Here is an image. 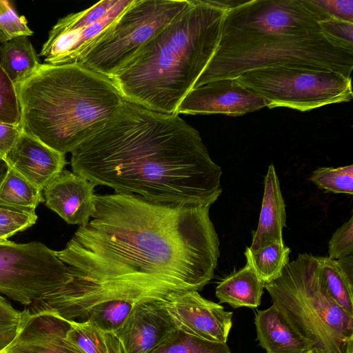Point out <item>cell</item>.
Listing matches in <instances>:
<instances>
[{
  "label": "cell",
  "instance_id": "cell-1",
  "mask_svg": "<svg viewBox=\"0 0 353 353\" xmlns=\"http://www.w3.org/2000/svg\"><path fill=\"white\" fill-rule=\"evenodd\" d=\"M210 206L95 194L88 223L55 251L71 276L64 290L74 313L85 317L97 304L114 299L166 301L201 290L220 256Z\"/></svg>",
  "mask_w": 353,
  "mask_h": 353
},
{
  "label": "cell",
  "instance_id": "cell-2",
  "mask_svg": "<svg viewBox=\"0 0 353 353\" xmlns=\"http://www.w3.org/2000/svg\"><path fill=\"white\" fill-rule=\"evenodd\" d=\"M71 154L72 172L117 193L194 205H211L222 193V170L196 128L125 100Z\"/></svg>",
  "mask_w": 353,
  "mask_h": 353
},
{
  "label": "cell",
  "instance_id": "cell-3",
  "mask_svg": "<svg viewBox=\"0 0 353 353\" xmlns=\"http://www.w3.org/2000/svg\"><path fill=\"white\" fill-rule=\"evenodd\" d=\"M229 2L189 0L110 79L123 99L150 110L176 114L218 48Z\"/></svg>",
  "mask_w": 353,
  "mask_h": 353
},
{
  "label": "cell",
  "instance_id": "cell-4",
  "mask_svg": "<svg viewBox=\"0 0 353 353\" xmlns=\"http://www.w3.org/2000/svg\"><path fill=\"white\" fill-rule=\"evenodd\" d=\"M16 89L21 131L64 154L101 128L124 101L110 78L80 63L41 64Z\"/></svg>",
  "mask_w": 353,
  "mask_h": 353
},
{
  "label": "cell",
  "instance_id": "cell-5",
  "mask_svg": "<svg viewBox=\"0 0 353 353\" xmlns=\"http://www.w3.org/2000/svg\"><path fill=\"white\" fill-rule=\"evenodd\" d=\"M274 305L312 353H353V316L327 294L319 256L305 253L265 284Z\"/></svg>",
  "mask_w": 353,
  "mask_h": 353
},
{
  "label": "cell",
  "instance_id": "cell-6",
  "mask_svg": "<svg viewBox=\"0 0 353 353\" xmlns=\"http://www.w3.org/2000/svg\"><path fill=\"white\" fill-rule=\"evenodd\" d=\"M292 66L328 70L351 79L353 52L323 33L219 43L194 88L207 82L236 79L256 69Z\"/></svg>",
  "mask_w": 353,
  "mask_h": 353
},
{
  "label": "cell",
  "instance_id": "cell-7",
  "mask_svg": "<svg viewBox=\"0 0 353 353\" xmlns=\"http://www.w3.org/2000/svg\"><path fill=\"white\" fill-rule=\"evenodd\" d=\"M236 80L265 100L269 108L305 112L353 97L351 79L328 70L268 67L244 72Z\"/></svg>",
  "mask_w": 353,
  "mask_h": 353
},
{
  "label": "cell",
  "instance_id": "cell-8",
  "mask_svg": "<svg viewBox=\"0 0 353 353\" xmlns=\"http://www.w3.org/2000/svg\"><path fill=\"white\" fill-rule=\"evenodd\" d=\"M330 18L314 0L230 1L219 43L323 33Z\"/></svg>",
  "mask_w": 353,
  "mask_h": 353
},
{
  "label": "cell",
  "instance_id": "cell-9",
  "mask_svg": "<svg viewBox=\"0 0 353 353\" xmlns=\"http://www.w3.org/2000/svg\"><path fill=\"white\" fill-rule=\"evenodd\" d=\"M188 3L189 0H134L80 64L111 79Z\"/></svg>",
  "mask_w": 353,
  "mask_h": 353
},
{
  "label": "cell",
  "instance_id": "cell-10",
  "mask_svg": "<svg viewBox=\"0 0 353 353\" xmlns=\"http://www.w3.org/2000/svg\"><path fill=\"white\" fill-rule=\"evenodd\" d=\"M71 276L55 251L37 242H0V294L29 306L61 289Z\"/></svg>",
  "mask_w": 353,
  "mask_h": 353
},
{
  "label": "cell",
  "instance_id": "cell-11",
  "mask_svg": "<svg viewBox=\"0 0 353 353\" xmlns=\"http://www.w3.org/2000/svg\"><path fill=\"white\" fill-rule=\"evenodd\" d=\"M134 0H101L58 20L39 56L47 64L81 63Z\"/></svg>",
  "mask_w": 353,
  "mask_h": 353
},
{
  "label": "cell",
  "instance_id": "cell-12",
  "mask_svg": "<svg viewBox=\"0 0 353 353\" xmlns=\"http://www.w3.org/2000/svg\"><path fill=\"white\" fill-rule=\"evenodd\" d=\"M164 305L176 328L202 339L227 343L232 312L205 299L198 291L174 295Z\"/></svg>",
  "mask_w": 353,
  "mask_h": 353
},
{
  "label": "cell",
  "instance_id": "cell-13",
  "mask_svg": "<svg viewBox=\"0 0 353 353\" xmlns=\"http://www.w3.org/2000/svg\"><path fill=\"white\" fill-rule=\"evenodd\" d=\"M261 97L239 84L223 79L193 88L180 103L176 114H223L241 116L267 107Z\"/></svg>",
  "mask_w": 353,
  "mask_h": 353
},
{
  "label": "cell",
  "instance_id": "cell-14",
  "mask_svg": "<svg viewBox=\"0 0 353 353\" xmlns=\"http://www.w3.org/2000/svg\"><path fill=\"white\" fill-rule=\"evenodd\" d=\"M22 312L17 336L0 353H82L66 339L70 321L52 310Z\"/></svg>",
  "mask_w": 353,
  "mask_h": 353
},
{
  "label": "cell",
  "instance_id": "cell-15",
  "mask_svg": "<svg viewBox=\"0 0 353 353\" xmlns=\"http://www.w3.org/2000/svg\"><path fill=\"white\" fill-rule=\"evenodd\" d=\"M165 301L137 303L116 333L123 353H150L176 328Z\"/></svg>",
  "mask_w": 353,
  "mask_h": 353
},
{
  "label": "cell",
  "instance_id": "cell-16",
  "mask_svg": "<svg viewBox=\"0 0 353 353\" xmlns=\"http://www.w3.org/2000/svg\"><path fill=\"white\" fill-rule=\"evenodd\" d=\"M3 159L10 168L41 191L67 163L64 154L23 132Z\"/></svg>",
  "mask_w": 353,
  "mask_h": 353
},
{
  "label": "cell",
  "instance_id": "cell-17",
  "mask_svg": "<svg viewBox=\"0 0 353 353\" xmlns=\"http://www.w3.org/2000/svg\"><path fill=\"white\" fill-rule=\"evenodd\" d=\"M95 185L63 170L43 190L46 206L69 224L88 223L94 209Z\"/></svg>",
  "mask_w": 353,
  "mask_h": 353
},
{
  "label": "cell",
  "instance_id": "cell-18",
  "mask_svg": "<svg viewBox=\"0 0 353 353\" xmlns=\"http://www.w3.org/2000/svg\"><path fill=\"white\" fill-rule=\"evenodd\" d=\"M285 205L274 165H269L264 180V192L256 230L252 232L250 249L256 250L275 242L283 241L286 223Z\"/></svg>",
  "mask_w": 353,
  "mask_h": 353
},
{
  "label": "cell",
  "instance_id": "cell-19",
  "mask_svg": "<svg viewBox=\"0 0 353 353\" xmlns=\"http://www.w3.org/2000/svg\"><path fill=\"white\" fill-rule=\"evenodd\" d=\"M254 323L257 339L266 353H307L309 343L303 339L272 305L257 312Z\"/></svg>",
  "mask_w": 353,
  "mask_h": 353
},
{
  "label": "cell",
  "instance_id": "cell-20",
  "mask_svg": "<svg viewBox=\"0 0 353 353\" xmlns=\"http://www.w3.org/2000/svg\"><path fill=\"white\" fill-rule=\"evenodd\" d=\"M265 284L246 263L244 268L219 282L215 294L220 303H226L234 308H255L261 304Z\"/></svg>",
  "mask_w": 353,
  "mask_h": 353
},
{
  "label": "cell",
  "instance_id": "cell-21",
  "mask_svg": "<svg viewBox=\"0 0 353 353\" xmlns=\"http://www.w3.org/2000/svg\"><path fill=\"white\" fill-rule=\"evenodd\" d=\"M321 283L327 294L353 316V256L341 259L319 256Z\"/></svg>",
  "mask_w": 353,
  "mask_h": 353
},
{
  "label": "cell",
  "instance_id": "cell-22",
  "mask_svg": "<svg viewBox=\"0 0 353 353\" xmlns=\"http://www.w3.org/2000/svg\"><path fill=\"white\" fill-rule=\"evenodd\" d=\"M28 37H18L0 45V65L15 85L30 77L42 64Z\"/></svg>",
  "mask_w": 353,
  "mask_h": 353
},
{
  "label": "cell",
  "instance_id": "cell-23",
  "mask_svg": "<svg viewBox=\"0 0 353 353\" xmlns=\"http://www.w3.org/2000/svg\"><path fill=\"white\" fill-rule=\"evenodd\" d=\"M66 339L82 353H123L115 334L107 332L90 321H70Z\"/></svg>",
  "mask_w": 353,
  "mask_h": 353
},
{
  "label": "cell",
  "instance_id": "cell-24",
  "mask_svg": "<svg viewBox=\"0 0 353 353\" xmlns=\"http://www.w3.org/2000/svg\"><path fill=\"white\" fill-rule=\"evenodd\" d=\"M290 249L283 241L275 242L256 250L246 247L245 256L259 278L268 283L277 279L290 262Z\"/></svg>",
  "mask_w": 353,
  "mask_h": 353
},
{
  "label": "cell",
  "instance_id": "cell-25",
  "mask_svg": "<svg viewBox=\"0 0 353 353\" xmlns=\"http://www.w3.org/2000/svg\"><path fill=\"white\" fill-rule=\"evenodd\" d=\"M41 190L9 168L0 185V201L21 208L35 209L44 201Z\"/></svg>",
  "mask_w": 353,
  "mask_h": 353
},
{
  "label": "cell",
  "instance_id": "cell-26",
  "mask_svg": "<svg viewBox=\"0 0 353 353\" xmlns=\"http://www.w3.org/2000/svg\"><path fill=\"white\" fill-rule=\"evenodd\" d=\"M150 353H232L227 343L211 342L178 328Z\"/></svg>",
  "mask_w": 353,
  "mask_h": 353
},
{
  "label": "cell",
  "instance_id": "cell-27",
  "mask_svg": "<svg viewBox=\"0 0 353 353\" xmlns=\"http://www.w3.org/2000/svg\"><path fill=\"white\" fill-rule=\"evenodd\" d=\"M135 304L132 301L120 299L105 301L91 308L85 321H90L107 332L116 334Z\"/></svg>",
  "mask_w": 353,
  "mask_h": 353
},
{
  "label": "cell",
  "instance_id": "cell-28",
  "mask_svg": "<svg viewBox=\"0 0 353 353\" xmlns=\"http://www.w3.org/2000/svg\"><path fill=\"white\" fill-rule=\"evenodd\" d=\"M309 180L326 191L352 195L353 165L318 168L312 172Z\"/></svg>",
  "mask_w": 353,
  "mask_h": 353
},
{
  "label": "cell",
  "instance_id": "cell-29",
  "mask_svg": "<svg viewBox=\"0 0 353 353\" xmlns=\"http://www.w3.org/2000/svg\"><path fill=\"white\" fill-rule=\"evenodd\" d=\"M35 209L21 208L0 201V242L34 225Z\"/></svg>",
  "mask_w": 353,
  "mask_h": 353
},
{
  "label": "cell",
  "instance_id": "cell-30",
  "mask_svg": "<svg viewBox=\"0 0 353 353\" xmlns=\"http://www.w3.org/2000/svg\"><path fill=\"white\" fill-rule=\"evenodd\" d=\"M20 122L16 85L0 65V123L19 126Z\"/></svg>",
  "mask_w": 353,
  "mask_h": 353
},
{
  "label": "cell",
  "instance_id": "cell-31",
  "mask_svg": "<svg viewBox=\"0 0 353 353\" xmlns=\"http://www.w3.org/2000/svg\"><path fill=\"white\" fill-rule=\"evenodd\" d=\"M32 34L25 17L17 14L10 1L0 0V42Z\"/></svg>",
  "mask_w": 353,
  "mask_h": 353
},
{
  "label": "cell",
  "instance_id": "cell-32",
  "mask_svg": "<svg viewBox=\"0 0 353 353\" xmlns=\"http://www.w3.org/2000/svg\"><path fill=\"white\" fill-rule=\"evenodd\" d=\"M22 316V311L16 310L0 295V352L14 339L21 327Z\"/></svg>",
  "mask_w": 353,
  "mask_h": 353
},
{
  "label": "cell",
  "instance_id": "cell-33",
  "mask_svg": "<svg viewBox=\"0 0 353 353\" xmlns=\"http://www.w3.org/2000/svg\"><path fill=\"white\" fill-rule=\"evenodd\" d=\"M353 252V216L333 233L328 243V254L331 259H341Z\"/></svg>",
  "mask_w": 353,
  "mask_h": 353
},
{
  "label": "cell",
  "instance_id": "cell-34",
  "mask_svg": "<svg viewBox=\"0 0 353 353\" xmlns=\"http://www.w3.org/2000/svg\"><path fill=\"white\" fill-rule=\"evenodd\" d=\"M323 30L344 49L353 52V23L330 18L322 23Z\"/></svg>",
  "mask_w": 353,
  "mask_h": 353
},
{
  "label": "cell",
  "instance_id": "cell-35",
  "mask_svg": "<svg viewBox=\"0 0 353 353\" xmlns=\"http://www.w3.org/2000/svg\"><path fill=\"white\" fill-rule=\"evenodd\" d=\"M330 17L353 23V0H314Z\"/></svg>",
  "mask_w": 353,
  "mask_h": 353
},
{
  "label": "cell",
  "instance_id": "cell-36",
  "mask_svg": "<svg viewBox=\"0 0 353 353\" xmlns=\"http://www.w3.org/2000/svg\"><path fill=\"white\" fill-rule=\"evenodd\" d=\"M19 126L0 123V158L4 159L21 133Z\"/></svg>",
  "mask_w": 353,
  "mask_h": 353
},
{
  "label": "cell",
  "instance_id": "cell-37",
  "mask_svg": "<svg viewBox=\"0 0 353 353\" xmlns=\"http://www.w3.org/2000/svg\"><path fill=\"white\" fill-rule=\"evenodd\" d=\"M9 167L4 159L0 158V185L8 171Z\"/></svg>",
  "mask_w": 353,
  "mask_h": 353
},
{
  "label": "cell",
  "instance_id": "cell-38",
  "mask_svg": "<svg viewBox=\"0 0 353 353\" xmlns=\"http://www.w3.org/2000/svg\"><path fill=\"white\" fill-rule=\"evenodd\" d=\"M307 353H312V351L308 352Z\"/></svg>",
  "mask_w": 353,
  "mask_h": 353
}]
</instances>
